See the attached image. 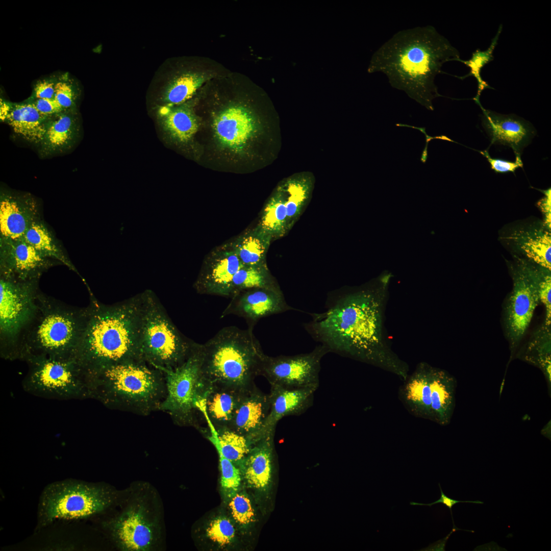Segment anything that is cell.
<instances>
[{
	"label": "cell",
	"mask_w": 551,
	"mask_h": 551,
	"mask_svg": "<svg viewBox=\"0 0 551 551\" xmlns=\"http://www.w3.org/2000/svg\"><path fill=\"white\" fill-rule=\"evenodd\" d=\"M242 266L231 242L223 244L206 257L194 287L199 294L231 297L233 278Z\"/></svg>",
	"instance_id": "obj_17"
},
{
	"label": "cell",
	"mask_w": 551,
	"mask_h": 551,
	"mask_svg": "<svg viewBox=\"0 0 551 551\" xmlns=\"http://www.w3.org/2000/svg\"><path fill=\"white\" fill-rule=\"evenodd\" d=\"M221 470V485L228 495L238 491L241 483L239 469L230 460L225 458L220 450H217Z\"/></svg>",
	"instance_id": "obj_44"
},
{
	"label": "cell",
	"mask_w": 551,
	"mask_h": 551,
	"mask_svg": "<svg viewBox=\"0 0 551 551\" xmlns=\"http://www.w3.org/2000/svg\"><path fill=\"white\" fill-rule=\"evenodd\" d=\"M80 90L67 73L56 79L55 98L65 110L77 109Z\"/></svg>",
	"instance_id": "obj_40"
},
{
	"label": "cell",
	"mask_w": 551,
	"mask_h": 551,
	"mask_svg": "<svg viewBox=\"0 0 551 551\" xmlns=\"http://www.w3.org/2000/svg\"><path fill=\"white\" fill-rule=\"evenodd\" d=\"M23 238L45 257L57 260L69 269L77 272L51 231L40 219L30 227Z\"/></svg>",
	"instance_id": "obj_37"
},
{
	"label": "cell",
	"mask_w": 551,
	"mask_h": 551,
	"mask_svg": "<svg viewBox=\"0 0 551 551\" xmlns=\"http://www.w3.org/2000/svg\"><path fill=\"white\" fill-rule=\"evenodd\" d=\"M229 508L233 519L240 525H247L254 520L255 511L248 496L238 491L229 495Z\"/></svg>",
	"instance_id": "obj_41"
},
{
	"label": "cell",
	"mask_w": 551,
	"mask_h": 551,
	"mask_svg": "<svg viewBox=\"0 0 551 551\" xmlns=\"http://www.w3.org/2000/svg\"><path fill=\"white\" fill-rule=\"evenodd\" d=\"M432 367L421 363L405 380L402 390L404 405L413 415L433 421L431 381Z\"/></svg>",
	"instance_id": "obj_29"
},
{
	"label": "cell",
	"mask_w": 551,
	"mask_h": 551,
	"mask_svg": "<svg viewBox=\"0 0 551 551\" xmlns=\"http://www.w3.org/2000/svg\"><path fill=\"white\" fill-rule=\"evenodd\" d=\"M26 101L46 116H51L64 110L55 98H38L31 96Z\"/></svg>",
	"instance_id": "obj_46"
},
{
	"label": "cell",
	"mask_w": 551,
	"mask_h": 551,
	"mask_svg": "<svg viewBox=\"0 0 551 551\" xmlns=\"http://www.w3.org/2000/svg\"><path fill=\"white\" fill-rule=\"evenodd\" d=\"M502 28V25L500 24L496 35L492 39L490 45L486 50L482 51L480 49H477L472 53V57L469 60L465 61L460 59L457 61L463 63L469 67L470 70L469 72L465 76L461 77L455 76V77L460 80H464L468 77L473 76L477 80L478 90L476 96L473 98L474 101L480 100V96L483 90L486 88H492L487 82L482 79L481 76V71L483 67L494 59L493 56V51L497 44Z\"/></svg>",
	"instance_id": "obj_39"
},
{
	"label": "cell",
	"mask_w": 551,
	"mask_h": 551,
	"mask_svg": "<svg viewBox=\"0 0 551 551\" xmlns=\"http://www.w3.org/2000/svg\"><path fill=\"white\" fill-rule=\"evenodd\" d=\"M513 240L526 256L539 266L551 269V235L550 231L535 230L519 231L513 234Z\"/></svg>",
	"instance_id": "obj_34"
},
{
	"label": "cell",
	"mask_w": 551,
	"mask_h": 551,
	"mask_svg": "<svg viewBox=\"0 0 551 551\" xmlns=\"http://www.w3.org/2000/svg\"><path fill=\"white\" fill-rule=\"evenodd\" d=\"M140 346L142 358L161 370L173 369L187 358L193 341L185 338L151 290L142 292Z\"/></svg>",
	"instance_id": "obj_9"
},
{
	"label": "cell",
	"mask_w": 551,
	"mask_h": 551,
	"mask_svg": "<svg viewBox=\"0 0 551 551\" xmlns=\"http://www.w3.org/2000/svg\"><path fill=\"white\" fill-rule=\"evenodd\" d=\"M257 226L272 240L283 237L289 231L286 199L281 186L264 206Z\"/></svg>",
	"instance_id": "obj_36"
},
{
	"label": "cell",
	"mask_w": 551,
	"mask_h": 551,
	"mask_svg": "<svg viewBox=\"0 0 551 551\" xmlns=\"http://www.w3.org/2000/svg\"><path fill=\"white\" fill-rule=\"evenodd\" d=\"M281 186L286 199L287 223L289 230L298 219L310 198L313 180L310 174H297L287 179Z\"/></svg>",
	"instance_id": "obj_35"
},
{
	"label": "cell",
	"mask_w": 551,
	"mask_h": 551,
	"mask_svg": "<svg viewBox=\"0 0 551 551\" xmlns=\"http://www.w3.org/2000/svg\"><path fill=\"white\" fill-rule=\"evenodd\" d=\"M86 379L90 395L108 407L142 416L159 410L166 394L164 373L143 360L110 365Z\"/></svg>",
	"instance_id": "obj_5"
},
{
	"label": "cell",
	"mask_w": 551,
	"mask_h": 551,
	"mask_svg": "<svg viewBox=\"0 0 551 551\" xmlns=\"http://www.w3.org/2000/svg\"><path fill=\"white\" fill-rule=\"evenodd\" d=\"M231 297L221 317L236 315L245 318L252 326L261 318L293 309L281 290L252 288L239 291Z\"/></svg>",
	"instance_id": "obj_19"
},
{
	"label": "cell",
	"mask_w": 551,
	"mask_h": 551,
	"mask_svg": "<svg viewBox=\"0 0 551 551\" xmlns=\"http://www.w3.org/2000/svg\"><path fill=\"white\" fill-rule=\"evenodd\" d=\"M208 423V439L222 455L235 464H239L248 454L253 443L246 436L229 429L216 430L208 418L204 415Z\"/></svg>",
	"instance_id": "obj_33"
},
{
	"label": "cell",
	"mask_w": 551,
	"mask_h": 551,
	"mask_svg": "<svg viewBox=\"0 0 551 551\" xmlns=\"http://www.w3.org/2000/svg\"><path fill=\"white\" fill-rule=\"evenodd\" d=\"M191 99L174 106L162 105L152 108L165 136L174 143H186L197 132L199 122Z\"/></svg>",
	"instance_id": "obj_26"
},
{
	"label": "cell",
	"mask_w": 551,
	"mask_h": 551,
	"mask_svg": "<svg viewBox=\"0 0 551 551\" xmlns=\"http://www.w3.org/2000/svg\"><path fill=\"white\" fill-rule=\"evenodd\" d=\"M56 79H45L35 84L31 96L38 98H55Z\"/></svg>",
	"instance_id": "obj_47"
},
{
	"label": "cell",
	"mask_w": 551,
	"mask_h": 551,
	"mask_svg": "<svg viewBox=\"0 0 551 551\" xmlns=\"http://www.w3.org/2000/svg\"><path fill=\"white\" fill-rule=\"evenodd\" d=\"M330 352L327 346L322 344L306 354L277 357L265 355L261 375L270 385L318 389L321 360Z\"/></svg>",
	"instance_id": "obj_14"
},
{
	"label": "cell",
	"mask_w": 551,
	"mask_h": 551,
	"mask_svg": "<svg viewBox=\"0 0 551 551\" xmlns=\"http://www.w3.org/2000/svg\"><path fill=\"white\" fill-rule=\"evenodd\" d=\"M202 362V344L193 341L184 362L162 371L166 394L159 410L168 413L179 426L198 428L197 405L205 399L210 388L203 373Z\"/></svg>",
	"instance_id": "obj_10"
},
{
	"label": "cell",
	"mask_w": 551,
	"mask_h": 551,
	"mask_svg": "<svg viewBox=\"0 0 551 551\" xmlns=\"http://www.w3.org/2000/svg\"><path fill=\"white\" fill-rule=\"evenodd\" d=\"M208 79L205 72L184 68L174 59H166L156 70L149 84L151 108L178 105L191 100Z\"/></svg>",
	"instance_id": "obj_13"
},
{
	"label": "cell",
	"mask_w": 551,
	"mask_h": 551,
	"mask_svg": "<svg viewBox=\"0 0 551 551\" xmlns=\"http://www.w3.org/2000/svg\"><path fill=\"white\" fill-rule=\"evenodd\" d=\"M460 59L459 51L431 26L399 31L374 55L369 71H380L391 86L404 91L428 110L443 96L434 80L443 64Z\"/></svg>",
	"instance_id": "obj_1"
},
{
	"label": "cell",
	"mask_w": 551,
	"mask_h": 551,
	"mask_svg": "<svg viewBox=\"0 0 551 551\" xmlns=\"http://www.w3.org/2000/svg\"><path fill=\"white\" fill-rule=\"evenodd\" d=\"M475 102L482 110V123L488 135L491 144H500L510 147L515 157H521L536 134L533 126L528 121L515 114H502L487 110L480 100Z\"/></svg>",
	"instance_id": "obj_18"
},
{
	"label": "cell",
	"mask_w": 551,
	"mask_h": 551,
	"mask_svg": "<svg viewBox=\"0 0 551 551\" xmlns=\"http://www.w3.org/2000/svg\"><path fill=\"white\" fill-rule=\"evenodd\" d=\"M480 153L487 159L490 165L491 168L497 173H506L508 172L514 173L516 169L523 167L521 157H515V161L512 162L492 158L490 156L488 150L480 151Z\"/></svg>",
	"instance_id": "obj_45"
},
{
	"label": "cell",
	"mask_w": 551,
	"mask_h": 551,
	"mask_svg": "<svg viewBox=\"0 0 551 551\" xmlns=\"http://www.w3.org/2000/svg\"><path fill=\"white\" fill-rule=\"evenodd\" d=\"M38 282L0 278V347L6 358H18L21 335L37 309Z\"/></svg>",
	"instance_id": "obj_11"
},
{
	"label": "cell",
	"mask_w": 551,
	"mask_h": 551,
	"mask_svg": "<svg viewBox=\"0 0 551 551\" xmlns=\"http://www.w3.org/2000/svg\"><path fill=\"white\" fill-rule=\"evenodd\" d=\"M30 364L28 381L43 393L68 396L76 393L86 382L80 366L73 358L36 356L26 360Z\"/></svg>",
	"instance_id": "obj_15"
},
{
	"label": "cell",
	"mask_w": 551,
	"mask_h": 551,
	"mask_svg": "<svg viewBox=\"0 0 551 551\" xmlns=\"http://www.w3.org/2000/svg\"><path fill=\"white\" fill-rule=\"evenodd\" d=\"M269 410L268 394L254 384L244 392L230 429L246 436L254 443L261 438Z\"/></svg>",
	"instance_id": "obj_24"
},
{
	"label": "cell",
	"mask_w": 551,
	"mask_h": 551,
	"mask_svg": "<svg viewBox=\"0 0 551 551\" xmlns=\"http://www.w3.org/2000/svg\"><path fill=\"white\" fill-rule=\"evenodd\" d=\"M142 293L112 305L91 294L74 359L85 377L119 363L143 360L140 346Z\"/></svg>",
	"instance_id": "obj_3"
},
{
	"label": "cell",
	"mask_w": 551,
	"mask_h": 551,
	"mask_svg": "<svg viewBox=\"0 0 551 551\" xmlns=\"http://www.w3.org/2000/svg\"><path fill=\"white\" fill-rule=\"evenodd\" d=\"M513 288L503 310V323L511 351L514 357L530 325L536 308L540 303L536 266L519 260L512 268Z\"/></svg>",
	"instance_id": "obj_12"
},
{
	"label": "cell",
	"mask_w": 551,
	"mask_h": 551,
	"mask_svg": "<svg viewBox=\"0 0 551 551\" xmlns=\"http://www.w3.org/2000/svg\"><path fill=\"white\" fill-rule=\"evenodd\" d=\"M382 319L381 298L372 291H361L314 314L309 327L331 352L384 367L405 380L406 367L384 349Z\"/></svg>",
	"instance_id": "obj_2"
},
{
	"label": "cell",
	"mask_w": 551,
	"mask_h": 551,
	"mask_svg": "<svg viewBox=\"0 0 551 551\" xmlns=\"http://www.w3.org/2000/svg\"><path fill=\"white\" fill-rule=\"evenodd\" d=\"M213 129L220 144L238 152L244 149L255 137L259 125L253 113L243 106L229 107L217 115Z\"/></svg>",
	"instance_id": "obj_21"
},
{
	"label": "cell",
	"mask_w": 551,
	"mask_h": 551,
	"mask_svg": "<svg viewBox=\"0 0 551 551\" xmlns=\"http://www.w3.org/2000/svg\"><path fill=\"white\" fill-rule=\"evenodd\" d=\"M206 536L220 546H225L233 540L235 530L231 521L224 516H219L210 521L205 529Z\"/></svg>",
	"instance_id": "obj_42"
},
{
	"label": "cell",
	"mask_w": 551,
	"mask_h": 551,
	"mask_svg": "<svg viewBox=\"0 0 551 551\" xmlns=\"http://www.w3.org/2000/svg\"><path fill=\"white\" fill-rule=\"evenodd\" d=\"M116 512L102 523L110 541L120 551H163L166 531L162 498L157 488L142 480L123 489Z\"/></svg>",
	"instance_id": "obj_4"
},
{
	"label": "cell",
	"mask_w": 551,
	"mask_h": 551,
	"mask_svg": "<svg viewBox=\"0 0 551 551\" xmlns=\"http://www.w3.org/2000/svg\"><path fill=\"white\" fill-rule=\"evenodd\" d=\"M247 389L221 385L210 386L205 399L197 405L198 411L207 416L216 430L230 429L238 406Z\"/></svg>",
	"instance_id": "obj_28"
},
{
	"label": "cell",
	"mask_w": 551,
	"mask_h": 551,
	"mask_svg": "<svg viewBox=\"0 0 551 551\" xmlns=\"http://www.w3.org/2000/svg\"><path fill=\"white\" fill-rule=\"evenodd\" d=\"M518 358L539 368L550 390L551 330L544 322L532 333L529 340L517 354Z\"/></svg>",
	"instance_id": "obj_31"
},
{
	"label": "cell",
	"mask_w": 551,
	"mask_h": 551,
	"mask_svg": "<svg viewBox=\"0 0 551 551\" xmlns=\"http://www.w3.org/2000/svg\"><path fill=\"white\" fill-rule=\"evenodd\" d=\"M274 434L266 435L253 443L248 454L240 464L247 485L264 493L269 490L271 483Z\"/></svg>",
	"instance_id": "obj_27"
},
{
	"label": "cell",
	"mask_w": 551,
	"mask_h": 551,
	"mask_svg": "<svg viewBox=\"0 0 551 551\" xmlns=\"http://www.w3.org/2000/svg\"><path fill=\"white\" fill-rule=\"evenodd\" d=\"M1 277L20 282L38 281L41 275L53 265L45 257L22 238L0 239Z\"/></svg>",
	"instance_id": "obj_16"
},
{
	"label": "cell",
	"mask_w": 551,
	"mask_h": 551,
	"mask_svg": "<svg viewBox=\"0 0 551 551\" xmlns=\"http://www.w3.org/2000/svg\"><path fill=\"white\" fill-rule=\"evenodd\" d=\"M253 327L246 330L224 327L202 344V371L210 387L221 385L246 389L255 384L265 354L254 335Z\"/></svg>",
	"instance_id": "obj_7"
},
{
	"label": "cell",
	"mask_w": 551,
	"mask_h": 551,
	"mask_svg": "<svg viewBox=\"0 0 551 551\" xmlns=\"http://www.w3.org/2000/svg\"><path fill=\"white\" fill-rule=\"evenodd\" d=\"M544 196L537 203L544 215V224L550 231L551 194L550 188L543 191Z\"/></svg>",
	"instance_id": "obj_49"
},
{
	"label": "cell",
	"mask_w": 551,
	"mask_h": 551,
	"mask_svg": "<svg viewBox=\"0 0 551 551\" xmlns=\"http://www.w3.org/2000/svg\"><path fill=\"white\" fill-rule=\"evenodd\" d=\"M1 119L28 142L38 147L44 135L49 116L40 113L24 101L12 103L1 99Z\"/></svg>",
	"instance_id": "obj_25"
},
{
	"label": "cell",
	"mask_w": 551,
	"mask_h": 551,
	"mask_svg": "<svg viewBox=\"0 0 551 551\" xmlns=\"http://www.w3.org/2000/svg\"><path fill=\"white\" fill-rule=\"evenodd\" d=\"M39 219L37 203L30 194L1 190V238L21 239L30 227Z\"/></svg>",
	"instance_id": "obj_20"
},
{
	"label": "cell",
	"mask_w": 551,
	"mask_h": 551,
	"mask_svg": "<svg viewBox=\"0 0 551 551\" xmlns=\"http://www.w3.org/2000/svg\"><path fill=\"white\" fill-rule=\"evenodd\" d=\"M268 394L270 410L262 429L261 437L274 433L279 421L287 416H299L313 404L314 387H288L270 385Z\"/></svg>",
	"instance_id": "obj_23"
},
{
	"label": "cell",
	"mask_w": 551,
	"mask_h": 551,
	"mask_svg": "<svg viewBox=\"0 0 551 551\" xmlns=\"http://www.w3.org/2000/svg\"><path fill=\"white\" fill-rule=\"evenodd\" d=\"M271 238L257 226L243 233L232 245L243 266L266 264V256Z\"/></svg>",
	"instance_id": "obj_32"
},
{
	"label": "cell",
	"mask_w": 551,
	"mask_h": 551,
	"mask_svg": "<svg viewBox=\"0 0 551 551\" xmlns=\"http://www.w3.org/2000/svg\"><path fill=\"white\" fill-rule=\"evenodd\" d=\"M537 289L540 302L545 309L544 323L551 324V274L550 270L540 266H536Z\"/></svg>",
	"instance_id": "obj_43"
},
{
	"label": "cell",
	"mask_w": 551,
	"mask_h": 551,
	"mask_svg": "<svg viewBox=\"0 0 551 551\" xmlns=\"http://www.w3.org/2000/svg\"><path fill=\"white\" fill-rule=\"evenodd\" d=\"M86 317V307L67 305L40 291L37 311L20 338L18 358H73Z\"/></svg>",
	"instance_id": "obj_6"
},
{
	"label": "cell",
	"mask_w": 551,
	"mask_h": 551,
	"mask_svg": "<svg viewBox=\"0 0 551 551\" xmlns=\"http://www.w3.org/2000/svg\"><path fill=\"white\" fill-rule=\"evenodd\" d=\"M438 485H439V486L440 487V492H441L440 497V498L439 499H438L436 501L434 502H433L432 503H430V504H422V503H418L411 502L410 503V504L411 505L428 506H430V507H431V506H433V505H434L435 504H439V503H441V504H443L446 507H447L449 509V510L450 511V514H451V515H452V518L453 523V528L456 527L455 525V524H454V519H453V514H452V508H453V506H454L455 505L457 504V503H472L480 504H483L484 503L483 502L479 501V500H477V501H461V500H456V499H452V498L448 497L447 496H446L443 493V491L442 490L441 487L440 486V483H439Z\"/></svg>",
	"instance_id": "obj_48"
},
{
	"label": "cell",
	"mask_w": 551,
	"mask_h": 551,
	"mask_svg": "<svg viewBox=\"0 0 551 551\" xmlns=\"http://www.w3.org/2000/svg\"><path fill=\"white\" fill-rule=\"evenodd\" d=\"M428 144H425L421 154L420 160L422 163L425 164L428 159Z\"/></svg>",
	"instance_id": "obj_50"
},
{
	"label": "cell",
	"mask_w": 551,
	"mask_h": 551,
	"mask_svg": "<svg viewBox=\"0 0 551 551\" xmlns=\"http://www.w3.org/2000/svg\"><path fill=\"white\" fill-rule=\"evenodd\" d=\"M123 493L105 482L73 479L57 481L43 489L38 509V528L56 520L85 519L113 510Z\"/></svg>",
	"instance_id": "obj_8"
},
{
	"label": "cell",
	"mask_w": 551,
	"mask_h": 551,
	"mask_svg": "<svg viewBox=\"0 0 551 551\" xmlns=\"http://www.w3.org/2000/svg\"><path fill=\"white\" fill-rule=\"evenodd\" d=\"M456 381L449 373L432 367L431 381V410L433 421L447 425L455 407Z\"/></svg>",
	"instance_id": "obj_30"
},
{
	"label": "cell",
	"mask_w": 551,
	"mask_h": 551,
	"mask_svg": "<svg viewBox=\"0 0 551 551\" xmlns=\"http://www.w3.org/2000/svg\"><path fill=\"white\" fill-rule=\"evenodd\" d=\"M81 123L78 109L63 110L49 117L43 139L38 146L42 159L66 153L79 141Z\"/></svg>",
	"instance_id": "obj_22"
},
{
	"label": "cell",
	"mask_w": 551,
	"mask_h": 551,
	"mask_svg": "<svg viewBox=\"0 0 551 551\" xmlns=\"http://www.w3.org/2000/svg\"><path fill=\"white\" fill-rule=\"evenodd\" d=\"M232 288V296L239 291L252 288L281 290L270 273L266 264L243 265L233 278Z\"/></svg>",
	"instance_id": "obj_38"
}]
</instances>
